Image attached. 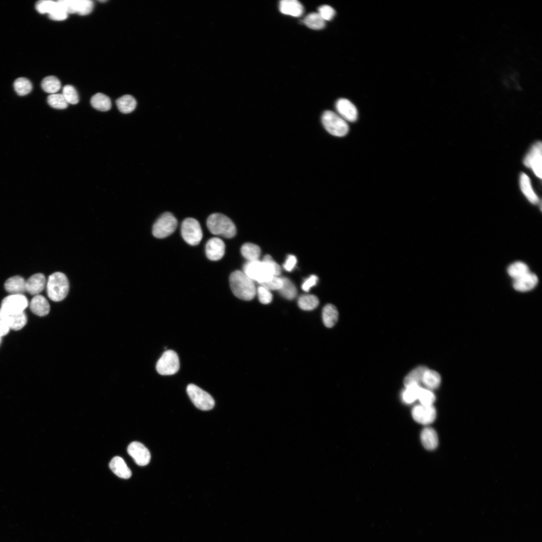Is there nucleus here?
<instances>
[{"label":"nucleus","mask_w":542,"mask_h":542,"mask_svg":"<svg viewBox=\"0 0 542 542\" xmlns=\"http://www.w3.org/2000/svg\"><path fill=\"white\" fill-rule=\"evenodd\" d=\"M243 272L253 281L261 284L268 281L274 276H279L281 268L272 256L267 254L262 261H248L243 265Z\"/></svg>","instance_id":"nucleus-1"},{"label":"nucleus","mask_w":542,"mask_h":542,"mask_svg":"<svg viewBox=\"0 0 542 542\" xmlns=\"http://www.w3.org/2000/svg\"><path fill=\"white\" fill-rule=\"evenodd\" d=\"M229 284L233 294L241 300L250 301L256 295L253 281L243 271L237 270L232 273L229 277Z\"/></svg>","instance_id":"nucleus-2"},{"label":"nucleus","mask_w":542,"mask_h":542,"mask_svg":"<svg viewBox=\"0 0 542 542\" xmlns=\"http://www.w3.org/2000/svg\"><path fill=\"white\" fill-rule=\"evenodd\" d=\"M206 224L209 231L214 235L230 238L234 237L236 233V227L233 221L221 213L211 214L207 219Z\"/></svg>","instance_id":"nucleus-3"},{"label":"nucleus","mask_w":542,"mask_h":542,"mask_svg":"<svg viewBox=\"0 0 542 542\" xmlns=\"http://www.w3.org/2000/svg\"><path fill=\"white\" fill-rule=\"evenodd\" d=\"M47 293L49 299L54 302L64 300L69 292V282L66 275L61 272H56L48 278Z\"/></svg>","instance_id":"nucleus-4"},{"label":"nucleus","mask_w":542,"mask_h":542,"mask_svg":"<svg viewBox=\"0 0 542 542\" xmlns=\"http://www.w3.org/2000/svg\"><path fill=\"white\" fill-rule=\"evenodd\" d=\"M321 121L325 129L332 136L343 137L349 131L347 121L332 111H325L322 114Z\"/></svg>","instance_id":"nucleus-5"},{"label":"nucleus","mask_w":542,"mask_h":542,"mask_svg":"<svg viewBox=\"0 0 542 542\" xmlns=\"http://www.w3.org/2000/svg\"><path fill=\"white\" fill-rule=\"evenodd\" d=\"M177 220L171 212L163 213L153 226V235L158 238H165L172 234L177 226Z\"/></svg>","instance_id":"nucleus-6"},{"label":"nucleus","mask_w":542,"mask_h":542,"mask_svg":"<svg viewBox=\"0 0 542 542\" xmlns=\"http://www.w3.org/2000/svg\"><path fill=\"white\" fill-rule=\"evenodd\" d=\"M189 397L198 409L209 411L214 406L215 401L212 396L194 384H189L186 388Z\"/></svg>","instance_id":"nucleus-7"},{"label":"nucleus","mask_w":542,"mask_h":542,"mask_svg":"<svg viewBox=\"0 0 542 542\" xmlns=\"http://www.w3.org/2000/svg\"><path fill=\"white\" fill-rule=\"evenodd\" d=\"M181 232L184 240L191 245H198L203 236L199 222L196 219L191 217L187 218L183 220L181 225Z\"/></svg>","instance_id":"nucleus-8"},{"label":"nucleus","mask_w":542,"mask_h":542,"mask_svg":"<svg viewBox=\"0 0 542 542\" xmlns=\"http://www.w3.org/2000/svg\"><path fill=\"white\" fill-rule=\"evenodd\" d=\"M180 368L179 357L174 351H165L156 364L157 372L162 375H172L178 372Z\"/></svg>","instance_id":"nucleus-9"},{"label":"nucleus","mask_w":542,"mask_h":542,"mask_svg":"<svg viewBox=\"0 0 542 542\" xmlns=\"http://www.w3.org/2000/svg\"><path fill=\"white\" fill-rule=\"evenodd\" d=\"M28 305V299L23 294H11L2 300L0 309L11 315L24 312Z\"/></svg>","instance_id":"nucleus-10"},{"label":"nucleus","mask_w":542,"mask_h":542,"mask_svg":"<svg viewBox=\"0 0 542 542\" xmlns=\"http://www.w3.org/2000/svg\"><path fill=\"white\" fill-rule=\"evenodd\" d=\"M541 143L540 142L534 144L523 160L524 165L532 169L535 175L538 178H541Z\"/></svg>","instance_id":"nucleus-11"},{"label":"nucleus","mask_w":542,"mask_h":542,"mask_svg":"<svg viewBox=\"0 0 542 542\" xmlns=\"http://www.w3.org/2000/svg\"><path fill=\"white\" fill-rule=\"evenodd\" d=\"M61 6L67 14L85 16L91 12L93 4L90 0H62Z\"/></svg>","instance_id":"nucleus-12"},{"label":"nucleus","mask_w":542,"mask_h":542,"mask_svg":"<svg viewBox=\"0 0 542 542\" xmlns=\"http://www.w3.org/2000/svg\"><path fill=\"white\" fill-rule=\"evenodd\" d=\"M127 452L139 466H145L150 462L151 454L149 450L139 442H131L127 447Z\"/></svg>","instance_id":"nucleus-13"},{"label":"nucleus","mask_w":542,"mask_h":542,"mask_svg":"<svg viewBox=\"0 0 542 542\" xmlns=\"http://www.w3.org/2000/svg\"><path fill=\"white\" fill-rule=\"evenodd\" d=\"M414 420L423 425H429L434 422L436 417V411L433 405L414 406L412 411Z\"/></svg>","instance_id":"nucleus-14"},{"label":"nucleus","mask_w":542,"mask_h":542,"mask_svg":"<svg viewBox=\"0 0 542 542\" xmlns=\"http://www.w3.org/2000/svg\"><path fill=\"white\" fill-rule=\"evenodd\" d=\"M338 114L345 121H355L358 117V111L356 106L346 98H341L335 103Z\"/></svg>","instance_id":"nucleus-15"},{"label":"nucleus","mask_w":542,"mask_h":542,"mask_svg":"<svg viewBox=\"0 0 542 542\" xmlns=\"http://www.w3.org/2000/svg\"><path fill=\"white\" fill-rule=\"evenodd\" d=\"M225 248V244L221 239L219 237L211 238L206 244V255L211 260H218L223 256Z\"/></svg>","instance_id":"nucleus-16"},{"label":"nucleus","mask_w":542,"mask_h":542,"mask_svg":"<svg viewBox=\"0 0 542 542\" xmlns=\"http://www.w3.org/2000/svg\"><path fill=\"white\" fill-rule=\"evenodd\" d=\"M279 8L281 13L292 17H300L304 13L302 4L297 0L281 1Z\"/></svg>","instance_id":"nucleus-17"},{"label":"nucleus","mask_w":542,"mask_h":542,"mask_svg":"<svg viewBox=\"0 0 542 542\" xmlns=\"http://www.w3.org/2000/svg\"><path fill=\"white\" fill-rule=\"evenodd\" d=\"M537 276L530 272L514 280L513 284L515 290L519 292H527L533 289L537 285Z\"/></svg>","instance_id":"nucleus-18"},{"label":"nucleus","mask_w":542,"mask_h":542,"mask_svg":"<svg viewBox=\"0 0 542 542\" xmlns=\"http://www.w3.org/2000/svg\"><path fill=\"white\" fill-rule=\"evenodd\" d=\"M46 284V278L43 274H34L26 281V291L31 295H38L44 290Z\"/></svg>","instance_id":"nucleus-19"},{"label":"nucleus","mask_w":542,"mask_h":542,"mask_svg":"<svg viewBox=\"0 0 542 542\" xmlns=\"http://www.w3.org/2000/svg\"><path fill=\"white\" fill-rule=\"evenodd\" d=\"M31 311L38 316H45L48 315L50 310V306L47 300L42 295H35L30 303Z\"/></svg>","instance_id":"nucleus-20"},{"label":"nucleus","mask_w":542,"mask_h":542,"mask_svg":"<svg viewBox=\"0 0 542 542\" xmlns=\"http://www.w3.org/2000/svg\"><path fill=\"white\" fill-rule=\"evenodd\" d=\"M109 468L117 476L123 479H128L131 476V472L123 459L119 457H113L109 463Z\"/></svg>","instance_id":"nucleus-21"},{"label":"nucleus","mask_w":542,"mask_h":542,"mask_svg":"<svg viewBox=\"0 0 542 542\" xmlns=\"http://www.w3.org/2000/svg\"><path fill=\"white\" fill-rule=\"evenodd\" d=\"M4 286L6 290L11 294H23L26 291V281L19 276L9 278Z\"/></svg>","instance_id":"nucleus-22"},{"label":"nucleus","mask_w":542,"mask_h":542,"mask_svg":"<svg viewBox=\"0 0 542 542\" xmlns=\"http://www.w3.org/2000/svg\"><path fill=\"white\" fill-rule=\"evenodd\" d=\"M421 440L423 446L429 450L436 449L438 444L437 434L435 430L430 427L423 430L421 434Z\"/></svg>","instance_id":"nucleus-23"},{"label":"nucleus","mask_w":542,"mask_h":542,"mask_svg":"<svg viewBox=\"0 0 542 542\" xmlns=\"http://www.w3.org/2000/svg\"><path fill=\"white\" fill-rule=\"evenodd\" d=\"M519 184L520 189L528 201L535 204L538 202V198L532 190L529 178L525 174L522 173L520 176Z\"/></svg>","instance_id":"nucleus-24"},{"label":"nucleus","mask_w":542,"mask_h":542,"mask_svg":"<svg viewBox=\"0 0 542 542\" xmlns=\"http://www.w3.org/2000/svg\"><path fill=\"white\" fill-rule=\"evenodd\" d=\"M338 318V312L334 305L329 304L323 308L322 319L326 327L328 328L333 327L337 323Z\"/></svg>","instance_id":"nucleus-25"},{"label":"nucleus","mask_w":542,"mask_h":542,"mask_svg":"<svg viewBox=\"0 0 542 542\" xmlns=\"http://www.w3.org/2000/svg\"><path fill=\"white\" fill-rule=\"evenodd\" d=\"M90 103L93 107L101 111H108L111 107L110 98L101 93L94 95L91 98Z\"/></svg>","instance_id":"nucleus-26"},{"label":"nucleus","mask_w":542,"mask_h":542,"mask_svg":"<svg viewBox=\"0 0 542 542\" xmlns=\"http://www.w3.org/2000/svg\"><path fill=\"white\" fill-rule=\"evenodd\" d=\"M116 104L118 110L123 113L132 112L136 108L137 102L133 96L124 95L116 100Z\"/></svg>","instance_id":"nucleus-27"},{"label":"nucleus","mask_w":542,"mask_h":542,"mask_svg":"<svg viewBox=\"0 0 542 542\" xmlns=\"http://www.w3.org/2000/svg\"><path fill=\"white\" fill-rule=\"evenodd\" d=\"M441 382L440 375L437 371L427 368L425 371L422 382L430 389L438 388Z\"/></svg>","instance_id":"nucleus-28"},{"label":"nucleus","mask_w":542,"mask_h":542,"mask_svg":"<svg viewBox=\"0 0 542 542\" xmlns=\"http://www.w3.org/2000/svg\"><path fill=\"white\" fill-rule=\"evenodd\" d=\"M242 255L248 261L258 260L260 254L259 247L255 244L246 243L241 248Z\"/></svg>","instance_id":"nucleus-29"},{"label":"nucleus","mask_w":542,"mask_h":542,"mask_svg":"<svg viewBox=\"0 0 542 542\" xmlns=\"http://www.w3.org/2000/svg\"><path fill=\"white\" fill-rule=\"evenodd\" d=\"M303 23L308 28L313 30H321L325 26V21L318 13L313 12L307 15L303 20Z\"/></svg>","instance_id":"nucleus-30"},{"label":"nucleus","mask_w":542,"mask_h":542,"mask_svg":"<svg viewBox=\"0 0 542 542\" xmlns=\"http://www.w3.org/2000/svg\"><path fill=\"white\" fill-rule=\"evenodd\" d=\"M427 368L420 366L412 370L404 378L403 382L405 387L412 384L419 385L422 382V378Z\"/></svg>","instance_id":"nucleus-31"},{"label":"nucleus","mask_w":542,"mask_h":542,"mask_svg":"<svg viewBox=\"0 0 542 542\" xmlns=\"http://www.w3.org/2000/svg\"><path fill=\"white\" fill-rule=\"evenodd\" d=\"M41 87L46 92L54 94L60 89L61 83L55 76H49L43 79Z\"/></svg>","instance_id":"nucleus-32"},{"label":"nucleus","mask_w":542,"mask_h":542,"mask_svg":"<svg viewBox=\"0 0 542 542\" xmlns=\"http://www.w3.org/2000/svg\"><path fill=\"white\" fill-rule=\"evenodd\" d=\"M508 275L514 280L518 279L527 273H529V268L527 265L521 261H517L512 263L507 269Z\"/></svg>","instance_id":"nucleus-33"},{"label":"nucleus","mask_w":542,"mask_h":542,"mask_svg":"<svg viewBox=\"0 0 542 542\" xmlns=\"http://www.w3.org/2000/svg\"><path fill=\"white\" fill-rule=\"evenodd\" d=\"M319 302V300L316 296L313 295H304L299 298L298 304L301 309L310 311L315 309L318 306Z\"/></svg>","instance_id":"nucleus-34"},{"label":"nucleus","mask_w":542,"mask_h":542,"mask_svg":"<svg viewBox=\"0 0 542 542\" xmlns=\"http://www.w3.org/2000/svg\"><path fill=\"white\" fill-rule=\"evenodd\" d=\"M283 286L279 290L280 294L288 300L294 299L297 295V289L294 284L287 278H282Z\"/></svg>","instance_id":"nucleus-35"},{"label":"nucleus","mask_w":542,"mask_h":542,"mask_svg":"<svg viewBox=\"0 0 542 542\" xmlns=\"http://www.w3.org/2000/svg\"><path fill=\"white\" fill-rule=\"evenodd\" d=\"M8 318L10 329L14 330L21 329L27 322V317L24 312L8 315Z\"/></svg>","instance_id":"nucleus-36"},{"label":"nucleus","mask_w":542,"mask_h":542,"mask_svg":"<svg viewBox=\"0 0 542 542\" xmlns=\"http://www.w3.org/2000/svg\"><path fill=\"white\" fill-rule=\"evenodd\" d=\"M421 388L420 385L418 384H412L405 387V389L402 394L403 401L408 404L414 402L418 399Z\"/></svg>","instance_id":"nucleus-37"},{"label":"nucleus","mask_w":542,"mask_h":542,"mask_svg":"<svg viewBox=\"0 0 542 542\" xmlns=\"http://www.w3.org/2000/svg\"><path fill=\"white\" fill-rule=\"evenodd\" d=\"M14 87L17 94L21 96L28 94L32 89L31 82L24 77L17 79L14 83Z\"/></svg>","instance_id":"nucleus-38"},{"label":"nucleus","mask_w":542,"mask_h":542,"mask_svg":"<svg viewBox=\"0 0 542 542\" xmlns=\"http://www.w3.org/2000/svg\"><path fill=\"white\" fill-rule=\"evenodd\" d=\"M58 8L57 2L52 1H40L36 4L37 11L42 14H48L49 15L54 13Z\"/></svg>","instance_id":"nucleus-39"},{"label":"nucleus","mask_w":542,"mask_h":542,"mask_svg":"<svg viewBox=\"0 0 542 542\" xmlns=\"http://www.w3.org/2000/svg\"><path fill=\"white\" fill-rule=\"evenodd\" d=\"M47 102L51 107L59 109L66 108L68 104L62 94H51L48 97Z\"/></svg>","instance_id":"nucleus-40"},{"label":"nucleus","mask_w":542,"mask_h":542,"mask_svg":"<svg viewBox=\"0 0 542 542\" xmlns=\"http://www.w3.org/2000/svg\"><path fill=\"white\" fill-rule=\"evenodd\" d=\"M62 94L68 103L75 104L79 101L78 93L75 88L71 85H65L63 88Z\"/></svg>","instance_id":"nucleus-41"},{"label":"nucleus","mask_w":542,"mask_h":542,"mask_svg":"<svg viewBox=\"0 0 542 542\" xmlns=\"http://www.w3.org/2000/svg\"><path fill=\"white\" fill-rule=\"evenodd\" d=\"M418 399L420 400L422 405H432L435 401V396L434 393L430 389L422 387Z\"/></svg>","instance_id":"nucleus-42"},{"label":"nucleus","mask_w":542,"mask_h":542,"mask_svg":"<svg viewBox=\"0 0 542 542\" xmlns=\"http://www.w3.org/2000/svg\"><path fill=\"white\" fill-rule=\"evenodd\" d=\"M259 302L263 304L270 303L273 299V295L268 289L262 286H260L256 290Z\"/></svg>","instance_id":"nucleus-43"},{"label":"nucleus","mask_w":542,"mask_h":542,"mask_svg":"<svg viewBox=\"0 0 542 542\" xmlns=\"http://www.w3.org/2000/svg\"><path fill=\"white\" fill-rule=\"evenodd\" d=\"M317 13L325 22L331 20L336 13L335 10L332 7L327 5L319 7Z\"/></svg>","instance_id":"nucleus-44"},{"label":"nucleus","mask_w":542,"mask_h":542,"mask_svg":"<svg viewBox=\"0 0 542 542\" xmlns=\"http://www.w3.org/2000/svg\"><path fill=\"white\" fill-rule=\"evenodd\" d=\"M282 278L278 276H274L268 281L260 284L269 290H279L283 286Z\"/></svg>","instance_id":"nucleus-45"},{"label":"nucleus","mask_w":542,"mask_h":542,"mask_svg":"<svg viewBox=\"0 0 542 542\" xmlns=\"http://www.w3.org/2000/svg\"><path fill=\"white\" fill-rule=\"evenodd\" d=\"M10 329L8 315L0 309V337L6 335Z\"/></svg>","instance_id":"nucleus-46"},{"label":"nucleus","mask_w":542,"mask_h":542,"mask_svg":"<svg viewBox=\"0 0 542 542\" xmlns=\"http://www.w3.org/2000/svg\"><path fill=\"white\" fill-rule=\"evenodd\" d=\"M318 278L315 275H312L306 279L302 284V289L305 292H309L310 289L315 286L318 282Z\"/></svg>","instance_id":"nucleus-47"},{"label":"nucleus","mask_w":542,"mask_h":542,"mask_svg":"<svg viewBox=\"0 0 542 542\" xmlns=\"http://www.w3.org/2000/svg\"><path fill=\"white\" fill-rule=\"evenodd\" d=\"M67 16L68 14L61 9L59 5L58 8L54 13L49 15L50 19L55 21L64 20L67 18Z\"/></svg>","instance_id":"nucleus-48"},{"label":"nucleus","mask_w":542,"mask_h":542,"mask_svg":"<svg viewBox=\"0 0 542 542\" xmlns=\"http://www.w3.org/2000/svg\"><path fill=\"white\" fill-rule=\"evenodd\" d=\"M297 262V258L294 255H289L284 264V268L288 272H291L295 267Z\"/></svg>","instance_id":"nucleus-49"},{"label":"nucleus","mask_w":542,"mask_h":542,"mask_svg":"<svg viewBox=\"0 0 542 542\" xmlns=\"http://www.w3.org/2000/svg\"><path fill=\"white\" fill-rule=\"evenodd\" d=\"M1 338H2V337H0V344H1Z\"/></svg>","instance_id":"nucleus-50"}]
</instances>
